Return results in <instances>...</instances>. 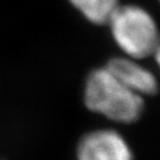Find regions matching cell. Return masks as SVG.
I'll use <instances>...</instances> for the list:
<instances>
[{
  "mask_svg": "<svg viewBox=\"0 0 160 160\" xmlns=\"http://www.w3.org/2000/svg\"><path fill=\"white\" fill-rule=\"evenodd\" d=\"M83 98L90 112L122 125L135 123L145 110L143 97L123 86L106 67L87 77Z\"/></svg>",
  "mask_w": 160,
  "mask_h": 160,
  "instance_id": "6da1fadb",
  "label": "cell"
},
{
  "mask_svg": "<svg viewBox=\"0 0 160 160\" xmlns=\"http://www.w3.org/2000/svg\"><path fill=\"white\" fill-rule=\"evenodd\" d=\"M112 37L127 57L142 59L153 55L160 38L153 16L138 5H119L109 18Z\"/></svg>",
  "mask_w": 160,
  "mask_h": 160,
  "instance_id": "7a4b0ae2",
  "label": "cell"
},
{
  "mask_svg": "<svg viewBox=\"0 0 160 160\" xmlns=\"http://www.w3.org/2000/svg\"><path fill=\"white\" fill-rule=\"evenodd\" d=\"M77 160H134L129 143L115 129H95L81 138Z\"/></svg>",
  "mask_w": 160,
  "mask_h": 160,
  "instance_id": "3957f363",
  "label": "cell"
},
{
  "mask_svg": "<svg viewBox=\"0 0 160 160\" xmlns=\"http://www.w3.org/2000/svg\"><path fill=\"white\" fill-rule=\"evenodd\" d=\"M106 68L132 92L141 96H151L159 92L155 75L131 57H115L109 59Z\"/></svg>",
  "mask_w": 160,
  "mask_h": 160,
  "instance_id": "277c9868",
  "label": "cell"
},
{
  "mask_svg": "<svg viewBox=\"0 0 160 160\" xmlns=\"http://www.w3.org/2000/svg\"><path fill=\"white\" fill-rule=\"evenodd\" d=\"M88 22L104 25L120 5V0H69Z\"/></svg>",
  "mask_w": 160,
  "mask_h": 160,
  "instance_id": "5b68a950",
  "label": "cell"
},
{
  "mask_svg": "<svg viewBox=\"0 0 160 160\" xmlns=\"http://www.w3.org/2000/svg\"><path fill=\"white\" fill-rule=\"evenodd\" d=\"M152 56L154 57L155 63H157V65H158L159 69H160V38H159V42H158L157 46H155L154 52H153V55H152Z\"/></svg>",
  "mask_w": 160,
  "mask_h": 160,
  "instance_id": "8992f818",
  "label": "cell"
},
{
  "mask_svg": "<svg viewBox=\"0 0 160 160\" xmlns=\"http://www.w3.org/2000/svg\"><path fill=\"white\" fill-rule=\"evenodd\" d=\"M159 1H160V0H159Z\"/></svg>",
  "mask_w": 160,
  "mask_h": 160,
  "instance_id": "52a82bcc",
  "label": "cell"
}]
</instances>
